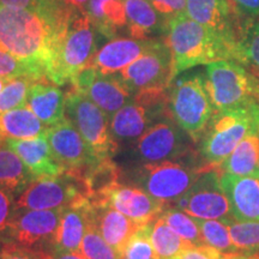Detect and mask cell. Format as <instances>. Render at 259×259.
I'll list each match as a JSON object with an SVG mask.
<instances>
[{
  "label": "cell",
  "mask_w": 259,
  "mask_h": 259,
  "mask_svg": "<svg viewBox=\"0 0 259 259\" xmlns=\"http://www.w3.org/2000/svg\"><path fill=\"white\" fill-rule=\"evenodd\" d=\"M90 203L93 205L106 204L112 206L139 226L153 223L166 209L163 203L154 198L142 187L126 186L120 183L114 184Z\"/></svg>",
  "instance_id": "15"
},
{
  "label": "cell",
  "mask_w": 259,
  "mask_h": 259,
  "mask_svg": "<svg viewBox=\"0 0 259 259\" xmlns=\"http://www.w3.org/2000/svg\"><path fill=\"white\" fill-rule=\"evenodd\" d=\"M258 177H259V168H258Z\"/></svg>",
  "instance_id": "50"
},
{
  "label": "cell",
  "mask_w": 259,
  "mask_h": 259,
  "mask_svg": "<svg viewBox=\"0 0 259 259\" xmlns=\"http://www.w3.org/2000/svg\"><path fill=\"white\" fill-rule=\"evenodd\" d=\"M0 4L9 6H18V8L36 9L38 0H0Z\"/></svg>",
  "instance_id": "45"
},
{
  "label": "cell",
  "mask_w": 259,
  "mask_h": 259,
  "mask_svg": "<svg viewBox=\"0 0 259 259\" xmlns=\"http://www.w3.org/2000/svg\"><path fill=\"white\" fill-rule=\"evenodd\" d=\"M70 5H72L73 8H76L79 11H82L85 14V10L88 8L89 0H66Z\"/></svg>",
  "instance_id": "47"
},
{
  "label": "cell",
  "mask_w": 259,
  "mask_h": 259,
  "mask_svg": "<svg viewBox=\"0 0 259 259\" xmlns=\"http://www.w3.org/2000/svg\"><path fill=\"white\" fill-rule=\"evenodd\" d=\"M95 53L92 22L87 14L77 10L57 42L48 79L57 85L72 82L77 74L89 67Z\"/></svg>",
  "instance_id": "4"
},
{
  "label": "cell",
  "mask_w": 259,
  "mask_h": 259,
  "mask_svg": "<svg viewBox=\"0 0 259 259\" xmlns=\"http://www.w3.org/2000/svg\"><path fill=\"white\" fill-rule=\"evenodd\" d=\"M220 168L209 164L204 168L193 185L174 203L173 208L194 219L221 220L232 219L231 203L221 186Z\"/></svg>",
  "instance_id": "10"
},
{
  "label": "cell",
  "mask_w": 259,
  "mask_h": 259,
  "mask_svg": "<svg viewBox=\"0 0 259 259\" xmlns=\"http://www.w3.org/2000/svg\"><path fill=\"white\" fill-rule=\"evenodd\" d=\"M63 209L14 210L2 236L31 250L50 245L59 227Z\"/></svg>",
  "instance_id": "13"
},
{
  "label": "cell",
  "mask_w": 259,
  "mask_h": 259,
  "mask_svg": "<svg viewBox=\"0 0 259 259\" xmlns=\"http://www.w3.org/2000/svg\"><path fill=\"white\" fill-rule=\"evenodd\" d=\"M222 252L215 247L204 245H191L186 247L177 259H221Z\"/></svg>",
  "instance_id": "40"
},
{
  "label": "cell",
  "mask_w": 259,
  "mask_h": 259,
  "mask_svg": "<svg viewBox=\"0 0 259 259\" xmlns=\"http://www.w3.org/2000/svg\"><path fill=\"white\" fill-rule=\"evenodd\" d=\"M219 168L222 173L233 176L258 177L259 135H250L242 139Z\"/></svg>",
  "instance_id": "29"
},
{
  "label": "cell",
  "mask_w": 259,
  "mask_h": 259,
  "mask_svg": "<svg viewBox=\"0 0 259 259\" xmlns=\"http://www.w3.org/2000/svg\"><path fill=\"white\" fill-rule=\"evenodd\" d=\"M85 14L93 27L106 37H113L119 28L126 25L124 0H89Z\"/></svg>",
  "instance_id": "27"
},
{
  "label": "cell",
  "mask_w": 259,
  "mask_h": 259,
  "mask_svg": "<svg viewBox=\"0 0 259 259\" xmlns=\"http://www.w3.org/2000/svg\"><path fill=\"white\" fill-rule=\"evenodd\" d=\"M155 41L151 38H114L96 52L89 67L107 74L120 72L153 47Z\"/></svg>",
  "instance_id": "20"
},
{
  "label": "cell",
  "mask_w": 259,
  "mask_h": 259,
  "mask_svg": "<svg viewBox=\"0 0 259 259\" xmlns=\"http://www.w3.org/2000/svg\"><path fill=\"white\" fill-rule=\"evenodd\" d=\"M48 127L28 107L0 113V139L4 142L44 137Z\"/></svg>",
  "instance_id": "26"
},
{
  "label": "cell",
  "mask_w": 259,
  "mask_h": 259,
  "mask_svg": "<svg viewBox=\"0 0 259 259\" xmlns=\"http://www.w3.org/2000/svg\"><path fill=\"white\" fill-rule=\"evenodd\" d=\"M34 253L36 259H87L80 253L60 250L52 244L35 248Z\"/></svg>",
  "instance_id": "41"
},
{
  "label": "cell",
  "mask_w": 259,
  "mask_h": 259,
  "mask_svg": "<svg viewBox=\"0 0 259 259\" xmlns=\"http://www.w3.org/2000/svg\"><path fill=\"white\" fill-rule=\"evenodd\" d=\"M90 216H92V203L89 199L65 206L52 245L60 250L79 253L80 244L85 234Z\"/></svg>",
  "instance_id": "22"
},
{
  "label": "cell",
  "mask_w": 259,
  "mask_h": 259,
  "mask_svg": "<svg viewBox=\"0 0 259 259\" xmlns=\"http://www.w3.org/2000/svg\"><path fill=\"white\" fill-rule=\"evenodd\" d=\"M185 12L197 23L236 41H240L245 19L232 0H186Z\"/></svg>",
  "instance_id": "18"
},
{
  "label": "cell",
  "mask_w": 259,
  "mask_h": 259,
  "mask_svg": "<svg viewBox=\"0 0 259 259\" xmlns=\"http://www.w3.org/2000/svg\"><path fill=\"white\" fill-rule=\"evenodd\" d=\"M136 150L148 163L184 157L190 148L184 131L169 121H158L138 138Z\"/></svg>",
  "instance_id": "17"
},
{
  "label": "cell",
  "mask_w": 259,
  "mask_h": 259,
  "mask_svg": "<svg viewBox=\"0 0 259 259\" xmlns=\"http://www.w3.org/2000/svg\"><path fill=\"white\" fill-rule=\"evenodd\" d=\"M220 181L231 203L233 218L238 221H259V177L221 173Z\"/></svg>",
  "instance_id": "19"
},
{
  "label": "cell",
  "mask_w": 259,
  "mask_h": 259,
  "mask_svg": "<svg viewBox=\"0 0 259 259\" xmlns=\"http://www.w3.org/2000/svg\"><path fill=\"white\" fill-rule=\"evenodd\" d=\"M150 241L158 259H177L191 246L167 225L161 215L150 225Z\"/></svg>",
  "instance_id": "30"
},
{
  "label": "cell",
  "mask_w": 259,
  "mask_h": 259,
  "mask_svg": "<svg viewBox=\"0 0 259 259\" xmlns=\"http://www.w3.org/2000/svg\"><path fill=\"white\" fill-rule=\"evenodd\" d=\"M65 118L71 121L97 161L112 158L118 143L109 131V116L77 89L65 95Z\"/></svg>",
  "instance_id": "7"
},
{
  "label": "cell",
  "mask_w": 259,
  "mask_h": 259,
  "mask_svg": "<svg viewBox=\"0 0 259 259\" xmlns=\"http://www.w3.org/2000/svg\"><path fill=\"white\" fill-rule=\"evenodd\" d=\"M158 12L166 17H171L185 11L186 0H151Z\"/></svg>",
  "instance_id": "43"
},
{
  "label": "cell",
  "mask_w": 259,
  "mask_h": 259,
  "mask_svg": "<svg viewBox=\"0 0 259 259\" xmlns=\"http://www.w3.org/2000/svg\"><path fill=\"white\" fill-rule=\"evenodd\" d=\"M37 80L30 76H18L10 78L4 90L0 93V113L27 106L31 85Z\"/></svg>",
  "instance_id": "33"
},
{
  "label": "cell",
  "mask_w": 259,
  "mask_h": 259,
  "mask_svg": "<svg viewBox=\"0 0 259 259\" xmlns=\"http://www.w3.org/2000/svg\"><path fill=\"white\" fill-rule=\"evenodd\" d=\"M250 135H259V107L215 113L202 137L200 151L209 164L220 167Z\"/></svg>",
  "instance_id": "6"
},
{
  "label": "cell",
  "mask_w": 259,
  "mask_h": 259,
  "mask_svg": "<svg viewBox=\"0 0 259 259\" xmlns=\"http://www.w3.org/2000/svg\"><path fill=\"white\" fill-rule=\"evenodd\" d=\"M66 24H58L34 9L0 4V47L27 61L48 79L57 42Z\"/></svg>",
  "instance_id": "1"
},
{
  "label": "cell",
  "mask_w": 259,
  "mask_h": 259,
  "mask_svg": "<svg viewBox=\"0 0 259 259\" xmlns=\"http://www.w3.org/2000/svg\"><path fill=\"white\" fill-rule=\"evenodd\" d=\"M25 107L42 122L52 126L65 118V94L51 80H37L31 85Z\"/></svg>",
  "instance_id": "24"
},
{
  "label": "cell",
  "mask_w": 259,
  "mask_h": 259,
  "mask_svg": "<svg viewBox=\"0 0 259 259\" xmlns=\"http://www.w3.org/2000/svg\"><path fill=\"white\" fill-rule=\"evenodd\" d=\"M3 143H4V141H2V139H0V147H2Z\"/></svg>",
  "instance_id": "49"
},
{
  "label": "cell",
  "mask_w": 259,
  "mask_h": 259,
  "mask_svg": "<svg viewBox=\"0 0 259 259\" xmlns=\"http://www.w3.org/2000/svg\"><path fill=\"white\" fill-rule=\"evenodd\" d=\"M73 88L89 97L109 118H112L126 103L134 100L120 76L102 73L94 67H87L71 82Z\"/></svg>",
  "instance_id": "14"
},
{
  "label": "cell",
  "mask_w": 259,
  "mask_h": 259,
  "mask_svg": "<svg viewBox=\"0 0 259 259\" xmlns=\"http://www.w3.org/2000/svg\"><path fill=\"white\" fill-rule=\"evenodd\" d=\"M89 199L83 173L65 171L32 180L18 196L14 210H52Z\"/></svg>",
  "instance_id": "8"
},
{
  "label": "cell",
  "mask_w": 259,
  "mask_h": 259,
  "mask_svg": "<svg viewBox=\"0 0 259 259\" xmlns=\"http://www.w3.org/2000/svg\"><path fill=\"white\" fill-rule=\"evenodd\" d=\"M12 213L14 209H12L11 194L0 187V236L4 234Z\"/></svg>",
  "instance_id": "42"
},
{
  "label": "cell",
  "mask_w": 259,
  "mask_h": 259,
  "mask_svg": "<svg viewBox=\"0 0 259 259\" xmlns=\"http://www.w3.org/2000/svg\"><path fill=\"white\" fill-rule=\"evenodd\" d=\"M221 259H259L258 252H233L222 253Z\"/></svg>",
  "instance_id": "46"
},
{
  "label": "cell",
  "mask_w": 259,
  "mask_h": 259,
  "mask_svg": "<svg viewBox=\"0 0 259 259\" xmlns=\"http://www.w3.org/2000/svg\"><path fill=\"white\" fill-rule=\"evenodd\" d=\"M32 180L22 158L4 142L0 147V187L11 196H19Z\"/></svg>",
  "instance_id": "28"
},
{
  "label": "cell",
  "mask_w": 259,
  "mask_h": 259,
  "mask_svg": "<svg viewBox=\"0 0 259 259\" xmlns=\"http://www.w3.org/2000/svg\"><path fill=\"white\" fill-rule=\"evenodd\" d=\"M5 143L22 158L34 180L57 177L66 171L56 160L45 136L31 139H8Z\"/></svg>",
  "instance_id": "21"
},
{
  "label": "cell",
  "mask_w": 259,
  "mask_h": 259,
  "mask_svg": "<svg viewBox=\"0 0 259 259\" xmlns=\"http://www.w3.org/2000/svg\"><path fill=\"white\" fill-rule=\"evenodd\" d=\"M0 76L8 77V78L18 76H30L38 80L47 79L41 71L35 69L27 61L19 59L3 47H0Z\"/></svg>",
  "instance_id": "38"
},
{
  "label": "cell",
  "mask_w": 259,
  "mask_h": 259,
  "mask_svg": "<svg viewBox=\"0 0 259 259\" xmlns=\"http://www.w3.org/2000/svg\"><path fill=\"white\" fill-rule=\"evenodd\" d=\"M196 221L202 233L204 244L215 247L222 253L242 252L233 245L228 226L221 220L196 219Z\"/></svg>",
  "instance_id": "34"
},
{
  "label": "cell",
  "mask_w": 259,
  "mask_h": 259,
  "mask_svg": "<svg viewBox=\"0 0 259 259\" xmlns=\"http://www.w3.org/2000/svg\"><path fill=\"white\" fill-rule=\"evenodd\" d=\"M92 213L94 222L103 239L118 254H120L132 235L143 227L106 204H92Z\"/></svg>",
  "instance_id": "23"
},
{
  "label": "cell",
  "mask_w": 259,
  "mask_h": 259,
  "mask_svg": "<svg viewBox=\"0 0 259 259\" xmlns=\"http://www.w3.org/2000/svg\"><path fill=\"white\" fill-rule=\"evenodd\" d=\"M240 64L250 67L259 78V21L245 19L240 41Z\"/></svg>",
  "instance_id": "31"
},
{
  "label": "cell",
  "mask_w": 259,
  "mask_h": 259,
  "mask_svg": "<svg viewBox=\"0 0 259 259\" xmlns=\"http://www.w3.org/2000/svg\"><path fill=\"white\" fill-rule=\"evenodd\" d=\"M126 24L135 38L166 34L168 17L158 12L151 0H124Z\"/></svg>",
  "instance_id": "25"
},
{
  "label": "cell",
  "mask_w": 259,
  "mask_h": 259,
  "mask_svg": "<svg viewBox=\"0 0 259 259\" xmlns=\"http://www.w3.org/2000/svg\"><path fill=\"white\" fill-rule=\"evenodd\" d=\"M150 225L143 226L132 235L119 254V259H158L150 241Z\"/></svg>",
  "instance_id": "37"
},
{
  "label": "cell",
  "mask_w": 259,
  "mask_h": 259,
  "mask_svg": "<svg viewBox=\"0 0 259 259\" xmlns=\"http://www.w3.org/2000/svg\"><path fill=\"white\" fill-rule=\"evenodd\" d=\"M164 93L141 94L119 109L109 121V131L114 141L138 139L153 126V120L166 111Z\"/></svg>",
  "instance_id": "12"
},
{
  "label": "cell",
  "mask_w": 259,
  "mask_h": 259,
  "mask_svg": "<svg viewBox=\"0 0 259 259\" xmlns=\"http://www.w3.org/2000/svg\"><path fill=\"white\" fill-rule=\"evenodd\" d=\"M168 226L191 245H204L202 233L196 219L177 208H167L161 213Z\"/></svg>",
  "instance_id": "32"
},
{
  "label": "cell",
  "mask_w": 259,
  "mask_h": 259,
  "mask_svg": "<svg viewBox=\"0 0 259 259\" xmlns=\"http://www.w3.org/2000/svg\"><path fill=\"white\" fill-rule=\"evenodd\" d=\"M167 106L174 122L193 142L202 139L215 114L205 77L200 73L177 79L170 88Z\"/></svg>",
  "instance_id": "5"
},
{
  "label": "cell",
  "mask_w": 259,
  "mask_h": 259,
  "mask_svg": "<svg viewBox=\"0 0 259 259\" xmlns=\"http://www.w3.org/2000/svg\"><path fill=\"white\" fill-rule=\"evenodd\" d=\"M225 223L229 228L233 245L239 251H259V221H238L232 218Z\"/></svg>",
  "instance_id": "35"
},
{
  "label": "cell",
  "mask_w": 259,
  "mask_h": 259,
  "mask_svg": "<svg viewBox=\"0 0 259 259\" xmlns=\"http://www.w3.org/2000/svg\"><path fill=\"white\" fill-rule=\"evenodd\" d=\"M132 95L164 93L170 87L173 76V59L166 41H155L137 60L119 73Z\"/></svg>",
  "instance_id": "9"
},
{
  "label": "cell",
  "mask_w": 259,
  "mask_h": 259,
  "mask_svg": "<svg viewBox=\"0 0 259 259\" xmlns=\"http://www.w3.org/2000/svg\"><path fill=\"white\" fill-rule=\"evenodd\" d=\"M9 79L10 78H8V77H2V76H0V93H2L3 90H4L5 85L9 82Z\"/></svg>",
  "instance_id": "48"
},
{
  "label": "cell",
  "mask_w": 259,
  "mask_h": 259,
  "mask_svg": "<svg viewBox=\"0 0 259 259\" xmlns=\"http://www.w3.org/2000/svg\"><path fill=\"white\" fill-rule=\"evenodd\" d=\"M79 253L87 259H119V254L107 244L101 233L97 229L93 220V213L90 216L85 234L80 244Z\"/></svg>",
  "instance_id": "36"
},
{
  "label": "cell",
  "mask_w": 259,
  "mask_h": 259,
  "mask_svg": "<svg viewBox=\"0 0 259 259\" xmlns=\"http://www.w3.org/2000/svg\"><path fill=\"white\" fill-rule=\"evenodd\" d=\"M205 167L193 168L173 160L145 163L136 174L138 184L167 208L193 185Z\"/></svg>",
  "instance_id": "11"
},
{
  "label": "cell",
  "mask_w": 259,
  "mask_h": 259,
  "mask_svg": "<svg viewBox=\"0 0 259 259\" xmlns=\"http://www.w3.org/2000/svg\"><path fill=\"white\" fill-rule=\"evenodd\" d=\"M0 259H36L34 250L0 236Z\"/></svg>",
  "instance_id": "39"
},
{
  "label": "cell",
  "mask_w": 259,
  "mask_h": 259,
  "mask_svg": "<svg viewBox=\"0 0 259 259\" xmlns=\"http://www.w3.org/2000/svg\"><path fill=\"white\" fill-rule=\"evenodd\" d=\"M205 82L215 113L259 107V78L233 60L206 65Z\"/></svg>",
  "instance_id": "3"
},
{
  "label": "cell",
  "mask_w": 259,
  "mask_h": 259,
  "mask_svg": "<svg viewBox=\"0 0 259 259\" xmlns=\"http://www.w3.org/2000/svg\"><path fill=\"white\" fill-rule=\"evenodd\" d=\"M52 153L64 169L71 173H84L99 162L88 144L67 118L48 127L45 135Z\"/></svg>",
  "instance_id": "16"
},
{
  "label": "cell",
  "mask_w": 259,
  "mask_h": 259,
  "mask_svg": "<svg viewBox=\"0 0 259 259\" xmlns=\"http://www.w3.org/2000/svg\"><path fill=\"white\" fill-rule=\"evenodd\" d=\"M232 3L242 17L259 21V0H232Z\"/></svg>",
  "instance_id": "44"
},
{
  "label": "cell",
  "mask_w": 259,
  "mask_h": 259,
  "mask_svg": "<svg viewBox=\"0 0 259 259\" xmlns=\"http://www.w3.org/2000/svg\"><path fill=\"white\" fill-rule=\"evenodd\" d=\"M166 44L173 59V76L184 71L216 61L240 63L239 41L197 23L180 12L168 19Z\"/></svg>",
  "instance_id": "2"
}]
</instances>
